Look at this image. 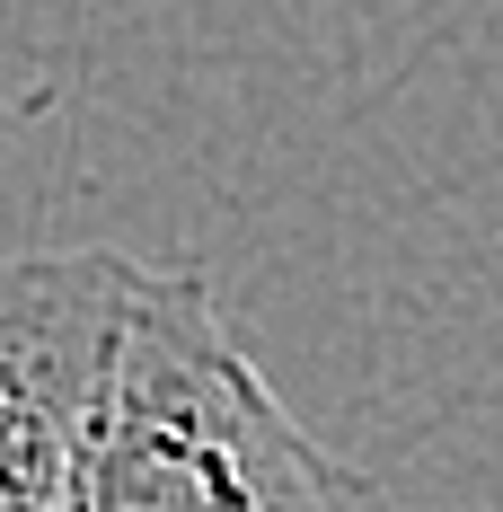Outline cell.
Instances as JSON below:
<instances>
[{
    "label": "cell",
    "mask_w": 503,
    "mask_h": 512,
    "mask_svg": "<svg viewBox=\"0 0 503 512\" xmlns=\"http://www.w3.org/2000/svg\"><path fill=\"white\" fill-rule=\"evenodd\" d=\"M133 274L115 248L0 265V512H71V442Z\"/></svg>",
    "instance_id": "cell-2"
},
{
    "label": "cell",
    "mask_w": 503,
    "mask_h": 512,
    "mask_svg": "<svg viewBox=\"0 0 503 512\" xmlns=\"http://www.w3.org/2000/svg\"><path fill=\"white\" fill-rule=\"evenodd\" d=\"M71 512H389L274 398L195 274H133L71 442Z\"/></svg>",
    "instance_id": "cell-1"
}]
</instances>
